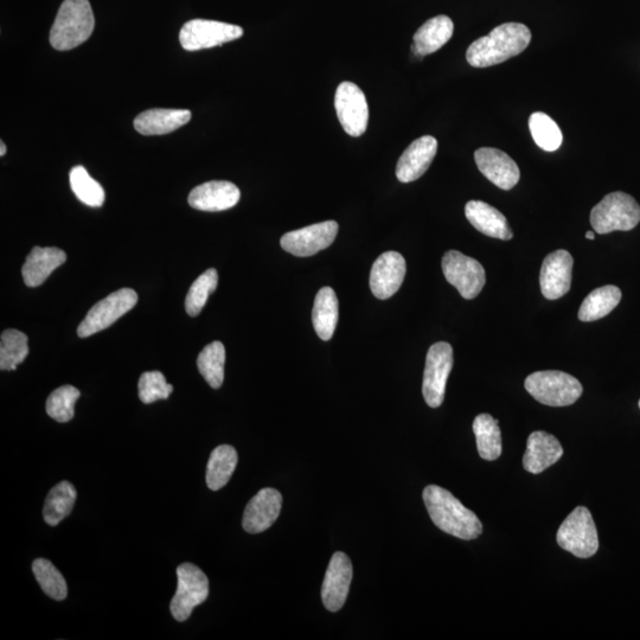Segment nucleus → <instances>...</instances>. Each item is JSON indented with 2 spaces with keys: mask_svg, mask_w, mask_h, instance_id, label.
Returning a JSON list of instances; mask_svg holds the SVG:
<instances>
[{
  "mask_svg": "<svg viewBox=\"0 0 640 640\" xmlns=\"http://www.w3.org/2000/svg\"><path fill=\"white\" fill-rule=\"evenodd\" d=\"M424 502L431 520L440 530L465 541L483 533V524L475 512L464 507L450 491L430 485L424 490Z\"/></svg>",
  "mask_w": 640,
  "mask_h": 640,
  "instance_id": "nucleus-1",
  "label": "nucleus"
},
{
  "mask_svg": "<svg viewBox=\"0 0 640 640\" xmlns=\"http://www.w3.org/2000/svg\"><path fill=\"white\" fill-rule=\"evenodd\" d=\"M530 41L531 32L527 25L505 23L473 42L467 49L466 60L476 68L496 66L523 53Z\"/></svg>",
  "mask_w": 640,
  "mask_h": 640,
  "instance_id": "nucleus-2",
  "label": "nucleus"
},
{
  "mask_svg": "<svg viewBox=\"0 0 640 640\" xmlns=\"http://www.w3.org/2000/svg\"><path fill=\"white\" fill-rule=\"evenodd\" d=\"M94 27L88 0H64L50 31V44L59 51L72 50L92 36Z\"/></svg>",
  "mask_w": 640,
  "mask_h": 640,
  "instance_id": "nucleus-3",
  "label": "nucleus"
},
{
  "mask_svg": "<svg viewBox=\"0 0 640 640\" xmlns=\"http://www.w3.org/2000/svg\"><path fill=\"white\" fill-rule=\"evenodd\" d=\"M536 401L549 407H566L580 399L584 388L574 376L559 370L536 371L524 382Z\"/></svg>",
  "mask_w": 640,
  "mask_h": 640,
  "instance_id": "nucleus-4",
  "label": "nucleus"
},
{
  "mask_svg": "<svg viewBox=\"0 0 640 640\" xmlns=\"http://www.w3.org/2000/svg\"><path fill=\"white\" fill-rule=\"evenodd\" d=\"M640 222L638 202L625 192L608 194L591 211L594 232L600 235L612 232H629Z\"/></svg>",
  "mask_w": 640,
  "mask_h": 640,
  "instance_id": "nucleus-5",
  "label": "nucleus"
},
{
  "mask_svg": "<svg viewBox=\"0 0 640 640\" xmlns=\"http://www.w3.org/2000/svg\"><path fill=\"white\" fill-rule=\"evenodd\" d=\"M556 540L562 549L576 558H592L598 552L599 537L590 510L585 507L574 509L561 524Z\"/></svg>",
  "mask_w": 640,
  "mask_h": 640,
  "instance_id": "nucleus-6",
  "label": "nucleus"
},
{
  "mask_svg": "<svg viewBox=\"0 0 640 640\" xmlns=\"http://www.w3.org/2000/svg\"><path fill=\"white\" fill-rule=\"evenodd\" d=\"M177 578V591L172 598L170 610L177 622H185L195 607L208 599L209 580L202 569L189 562L177 568Z\"/></svg>",
  "mask_w": 640,
  "mask_h": 640,
  "instance_id": "nucleus-7",
  "label": "nucleus"
},
{
  "mask_svg": "<svg viewBox=\"0 0 640 640\" xmlns=\"http://www.w3.org/2000/svg\"><path fill=\"white\" fill-rule=\"evenodd\" d=\"M138 303V294L132 288H121L96 303L79 325L78 335L87 338L110 328L112 324Z\"/></svg>",
  "mask_w": 640,
  "mask_h": 640,
  "instance_id": "nucleus-8",
  "label": "nucleus"
},
{
  "mask_svg": "<svg viewBox=\"0 0 640 640\" xmlns=\"http://www.w3.org/2000/svg\"><path fill=\"white\" fill-rule=\"evenodd\" d=\"M243 29L238 25L208 19H192L179 32V42L183 49L198 51L223 46L224 43L239 40Z\"/></svg>",
  "mask_w": 640,
  "mask_h": 640,
  "instance_id": "nucleus-9",
  "label": "nucleus"
},
{
  "mask_svg": "<svg viewBox=\"0 0 640 640\" xmlns=\"http://www.w3.org/2000/svg\"><path fill=\"white\" fill-rule=\"evenodd\" d=\"M453 368L451 344L439 342L432 345L426 357L422 394L428 406L439 408L443 405L446 384Z\"/></svg>",
  "mask_w": 640,
  "mask_h": 640,
  "instance_id": "nucleus-10",
  "label": "nucleus"
},
{
  "mask_svg": "<svg viewBox=\"0 0 640 640\" xmlns=\"http://www.w3.org/2000/svg\"><path fill=\"white\" fill-rule=\"evenodd\" d=\"M443 272L446 280L456 287L464 299H475L485 286V270L479 262L457 251L443 256Z\"/></svg>",
  "mask_w": 640,
  "mask_h": 640,
  "instance_id": "nucleus-11",
  "label": "nucleus"
},
{
  "mask_svg": "<svg viewBox=\"0 0 640 640\" xmlns=\"http://www.w3.org/2000/svg\"><path fill=\"white\" fill-rule=\"evenodd\" d=\"M335 108L339 123L351 137H361L367 131L369 107L366 95L355 83L345 81L338 86Z\"/></svg>",
  "mask_w": 640,
  "mask_h": 640,
  "instance_id": "nucleus-12",
  "label": "nucleus"
},
{
  "mask_svg": "<svg viewBox=\"0 0 640 640\" xmlns=\"http://www.w3.org/2000/svg\"><path fill=\"white\" fill-rule=\"evenodd\" d=\"M338 229V223L335 221L312 224L285 234L280 240V245L287 253L306 258L329 248L336 240Z\"/></svg>",
  "mask_w": 640,
  "mask_h": 640,
  "instance_id": "nucleus-13",
  "label": "nucleus"
},
{
  "mask_svg": "<svg viewBox=\"0 0 640 640\" xmlns=\"http://www.w3.org/2000/svg\"><path fill=\"white\" fill-rule=\"evenodd\" d=\"M352 563L347 554L337 552L332 556L322 586V599L326 610L338 612L347 601L352 581Z\"/></svg>",
  "mask_w": 640,
  "mask_h": 640,
  "instance_id": "nucleus-14",
  "label": "nucleus"
},
{
  "mask_svg": "<svg viewBox=\"0 0 640 640\" xmlns=\"http://www.w3.org/2000/svg\"><path fill=\"white\" fill-rule=\"evenodd\" d=\"M406 260L398 252H386L374 262L370 272V288L377 299L392 298L406 277Z\"/></svg>",
  "mask_w": 640,
  "mask_h": 640,
  "instance_id": "nucleus-15",
  "label": "nucleus"
},
{
  "mask_svg": "<svg viewBox=\"0 0 640 640\" xmlns=\"http://www.w3.org/2000/svg\"><path fill=\"white\" fill-rule=\"evenodd\" d=\"M574 260L563 249L550 253L544 259L540 285L543 297L548 300L560 299L571 290Z\"/></svg>",
  "mask_w": 640,
  "mask_h": 640,
  "instance_id": "nucleus-16",
  "label": "nucleus"
},
{
  "mask_svg": "<svg viewBox=\"0 0 640 640\" xmlns=\"http://www.w3.org/2000/svg\"><path fill=\"white\" fill-rule=\"evenodd\" d=\"M283 508V496L272 488L262 489L247 504L242 527L249 534L264 533L270 529Z\"/></svg>",
  "mask_w": 640,
  "mask_h": 640,
  "instance_id": "nucleus-17",
  "label": "nucleus"
},
{
  "mask_svg": "<svg viewBox=\"0 0 640 640\" xmlns=\"http://www.w3.org/2000/svg\"><path fill=\"white\" fill-rule=\"evenodd\" d=\"M475 160L479 171L498 188L511 190L520 181L521 172L515 160L501 150L482 147L475 152Z\"/></svg>",
  "mask_w": 640,
  "mask_h": 640,
  "instance_id": "nucleus-18",
  "label": "nucleus"
},
{
  "mask_svg": "<svg viewBox=\"0 0 640 640\" xmlns=\"http://www.w3.org/2000/svg\"><path fill=\"white\" fill-rule=\"evenodd\" d=\"M438 152V142L432 136L414 140L402 153L396 166V177L401 183H411L424 176Z\"/></svg>",
  "mask_w": 640,
  "mask_h": 640,
  "instance_id": "nucleus-19",
  "label": "nucleus"
},
{
  "mask_svg": "<svg viewBox=\"0 0 640 640\" xmlns=\"http://www.w3.org/2000/svg\"><path fill=\"white\" fill-rule=\"evenodd\" d=\"M241 192L235 184L227 181H211L198 185L190 192L191 208L209 213L228 210L239 203Z\"/></svg>",
  "mask_w": 640,
  "mask_h": 640,
  "instance_id": "nucleus-20",
  "label": "nucleus"
},
{
  "mask_svg": "<svg viewBox=\"0 0 640 640\" xmlns=\"http://www.w3.org/2000/svg\"><path fill=\"white\" fill-rule=\"evenodd\" d=\"M563 456V448L554 435L534 432L529 435L523 466L526 471L539 475L548 467L558 463Z\"/></svg>",
  "mask_w": 640,
  "mask_h": 640,
  "instance_id": "nucleus-21",
  "label": "nucleus"
},
{
  "mask_svg": "<svg viewBox=\"0 0 640 640\" xmlns=\"http://www.w3.org/2000/svg\"><path fill=\"white\" fill-rule=\"evenodd\" d=\"M466 219L478 232L490 238L508 241L514 233L501 211L483 201H470L465 207Z\"/></svg>",
  "mask_w": 640,
  "mask_h": 640,
  "instance_id": "nucleus-22",
  "label": "nucleus"
},
{
  "mask_svg": "<svg viewBox=\"0 0 640 640\" xmlns=\"http://www.w3.org/2000/svg\"><path fill=\"white\" fill-rule=\"evenodd\" d=\"M67 261V254L55 247H34L22 268L25 285L38 287L50 277L56 268Z\"/></svg>",
  "mask_w": 640,
  "mask_h": 640,
  "instance_id": "nucleus-23",
  "label": "nucleus"
},
{
  "mask_svg": "<svg viewBox=\"0 0 640 640\" xmlns=\"http://www.w3.org/2000/svg\"><path fill=\"white\" fill-rule=\"evenodd\" d=\"M191 119V112L188 110H164V108H153V110L140 113L134 119V128L143 136H162L178 130L187 125Z\"/></svg>",
  "mask_w": 640,
  "mask_h": 640,
  "instance_id": "nucleus-24",
  "label": "nucleus"
},
{
  "mask_svg": "<svg viewBox=\"0 0 640 640\" xmlns=\"http://www.w3.org/2000/svg\"><path fill=\"white\" fill-rule=\"evenodd\" d=\"M454 24L450 17L441 15L430 19L415 32L412 51L414 55L424 57L443 48L451 40Z\"/></svg>",
  "mask_w": 640,
  "mask_h": 640,
  "instance_id": "nucleus-25",
  "label": "nucleus"
},
{
  "mask_svg": "<svg viewBox=\"0 0 640 640\" xmlns=\"http://www.w3.org/2000/svg\"><path fill=\"white\" fill-rule=\"evenodd\" d=\"M338 299L331 287H323L317 293L312 311V323L316 334L323 341H330L338 323Z\"/></svg>",
  "mask_w": 640,
  "mask_h": 640,
  "instance_id": "nucleus-26",
  "label": "nucleus"
},
{
  "mask_svg": "<svg viewBox=\"0 0 640 640\" xmlns=\"http://www.w3.org/2000/svg\"><path fill=\"white\" fill-rule=\"evenodd\" d=\"M239 456L235 448L230 445L216 447L210 454L207 466V485L210 490L219 491L232 478L238 465Z\"/></svg>",
  "mask_w": 640,
  "mask_h": 640,
  "instance_id": "nucleus-27",
  "label": "nucleus"
},
{
  "mask_svg": "<svg viewBox=\"0 0 640 640\" xmlns=\"http://www.w3.org/2000/svg\"><path fill=\"white\" fill-rule=\"evenodd\" d=\"M473 432L476 435L480 458L494 462L502 456V433L498 420L490 414H480L473 421Z\"/></svg>",
  "mask_w": 640,
  "mask_h": 640,
  "instance_id": "nucleus-28",
  "label": "nucleus"
},
{
  "mask_svg": "<svg viewBox=\"0 0 640 640\" xmlns=\"http://www.w3.org/2000/svg\"><path fill=\"white\" fill-rule=\"evenodd\" d=\"M622 300V291L614 285L597 288L584 300L579 311L581 322H594L604 318L616 309Z\"/></svg>",
  "mask_w": 640,
  "mask_h": 640,
  "instance_id": "nucleus-29",
  "label": "nucleus"
},
{
  "mask_svg": "<svg viewBox=\"0 0 640 640\" xmlns=\"http://www.w3.org/2000/svg\"><path fill=\"white\" fill-rule=\"evenodd\" d=\"M78 492L69 482H61L50 490L44 504L43 517L49 526L56 527L72 514Z\"/></svg>",
  "mask_w": 640,
  "mask_h": 640,
  "instance_id": "nucleus-30",
  "label": "nucleus"
},
{
  "mask_svg": "<svg viewBox=\"0 0 640 640\" xmlns=\"http://www.w3.org/2000/svg\"><path fill=\"white\" fill-rule=\"evenodd\" d=\"M224 363H226V349L221 342L210 343L198 355V370L213 389H219L223 384Z\"/></svg>",
  "mask_w": 640,
  "mask_h": 640,
  "instance_id": "nucleus-31",
  "label": "nucleus"
},
{
  "mask_svg": "<svg viewBox=\"0 0 640 640\" xmlns=\"http://www.w3.org/2000/svg\"><path fill=\"white\" fill-rule=\"evenodd\" d=\"M28 355V336L15 329L5 330L0 338V369L16 370Z\"/></svg>",
  "mask_w": 640,
  "mask_h": 640,
  "instance_id": "nucleus-32",
  "label": "nucleus"
},
{
  "mask_svg": "<svg viewBox=\"0 0 640 640\" xmlns=\"http://www.w3.org/2000/svg\"><path fill=\"white\" fill-rule=\"evenodd\" d=\"M32 573L40 584L42 591L49 598L62 601L67 598L68 586L66 579L53 563L47 559H37L32 563Z\"/></svg>",
  "mask_w": 640,
  "mask_h": 640,
  "instance_id": "nucleus-33",
  "label": "nucleus"
},
{
  "mask_svg": "<svg viewBox=\"0 0 640 640\" xmlns=\"http://www.w3.org/2000/svg\"><path fill=\"white\" fill-rule=\"evenodd\" d=\"M529 128L534 142L542 150L554 152L562 144V132L558 124L546 113L536 112L530 115Z\"/></svg>",
  "mask_w": 640,
  "mask_h": 640,
  "instance_id": "nucleus-34",
  "label": "nucleus"
},
{
  "mask_svg": "<svg viewBox=\"0 0 640 640\" xmlns=\"http://www.w3.org/2000/svg\"><path fill=\"white\" fill-rule=\"evenodd\" d=\"M70 187L76 197L88 207L99 208L105 202V191L101 185L89 176L83 166H75L69 175Z\"/></svg>",
  "mask_w": 640,
  "mask_h": 640,
  "instance_id": "nucleus-35",
  "label": "nucleus"
},
{
  "mask_svg": "<svg viewBox=\"0 0 640 640\" xmlns=\"http://www.w3.org/2000/svg\"><path fill=\"white\" fill-rule=\"evenodd\" d=\"M219 284V274L215 268L204 272L191 285L187 299H185V310L191 317L200 315L203 307L206 306L210 294H213Z\"/></svg>",
  "mask_w": 640,
  "mask_h": 640,
  "instance_id": "nucleus-36",
  "label": "nucleus"
},
{
  "mask_svg": "<svg viewBox=\"0 0 640 640\" xmlns=\"http://www.w3.org/2000/svg\"><path fill=\"white\" fill-rule=\"evenodd\" d=\"M79 389L73 386H62L54 390L47 400V413L51 419L61 424L73 420L75 415V403L80 399Z\"/></svg>",
  "mask_w": 640,
  "mask_h": 640,
  "instance_id": "nucleus-37",
  "label": "nucleus"
},
{
  "mask_svg": "<svg viewBox=\"0 0 640 640\" xmlns=\"http://www.w3.org/2000/svg\"><path fill=\"white\" fill-rule=\"evenodd\" d=\"M139 399L146 405L158 400H168L174 387L166 382L165 376L160 371H147L140 376Z\"/></svg>",
  "mask_w": 640,
  "mask_h": 640,
  "instance_id": "nucleus-38",
  "label": "nucleus"
},
{
  "mask_svg": "<svg viewBox=\"0 0 640 640\" xmlns=\"http://www.w3.org/2000/svg\"><path fill=\"white\" fill-rule=\"evenodd\" d=\"M6 153V145L4 142L0 143V156L4 157Z\"/></svg>",
  "mask_w": 640,
  "mask_h": 640,
  "instance_id": "nucleus-39",
  "label": "nucleus"
},
{
  "mask_svg": "<svg viewBox=\"0 0 640 640\" xmlns=\"http://www.w3.org/2000/svg\"><path fill=\"white\" fill-rule=\"evenodd\" d=\"M586 239L594 240L595 239V234L593 232H587L586 233Z\"/></svg>",
  "mask_w": 640,
  "mask_h": 640,
  "instance_id": "nucleus-40",
  "label": "nucleus"
},
{
  "mask_svg": "<svg viewBox=\"0 0 640 640\" xmlns=\"http://www.w3.org/2000/svg\"><path fill=\"white\" fill-rule=\"evenodd\" d=\"M639 408H640V400H639Z\"/></svg>",
  "mask_w": 640,
  "mask_h": 640,
  "instance_id": "nucleus-41",
  "label": "nucleus"
}]
</instances>
